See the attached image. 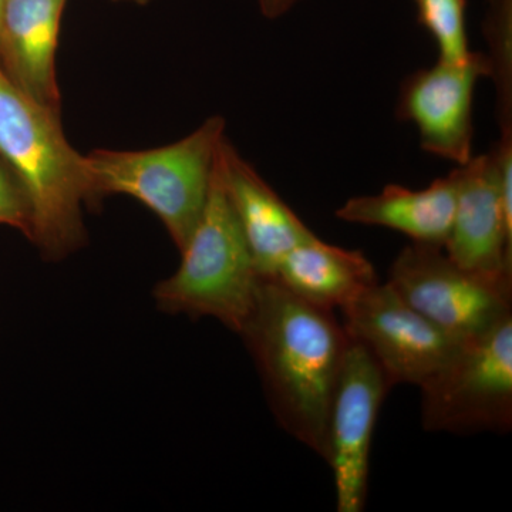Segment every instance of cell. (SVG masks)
I'll list each match as a JSON object with an SVG mask.
<instances>
[{
    "label": "cell",
    "instance_id": "obj_1",
    "mask_svg": "<svg viewBox=\"0 0 512 512\" xmlns=\"http://www.w3.org/2000/svg\"><path fill=\"white\" fill-rule=\"evenodd\" d=\"M269 406L286 433L326 461L330 403L349 336L329 309L262 278L254 311L239 333Z\"/></svg>",
    "mask_w": 512,
    "mask_h": 512
},
{
    "label": "cell",
    "instance_id": "obj_2",
    "mask_svg": "<svg viewBox=\"0 0 512 512\" xmlns=\"http://www.w3.org/2000/svg\"><path fill=\"white\" fill-rule=\"evenodd\" d=\"M0 157L32 214V241L49 261L86 244L83 205L92 207L83 154L64 136L60 114L20 90L0 66Z\"/></svg>",
    "mask_w": 512,
    "mask_h": 512
},
{
    "label": "cell",
    "instance_id": "obj_3",
    "mask_svg": "<svg viewBox=\"0 0 512 512\" xmlns=\"http://www.w3.org/2000/svg\"><path fill=\"white\" fill-rule=\"evenodd\" d=\"M181 255L175 274L154 288L158 309L208 316L239 335L254 311L261 275L229 200L218 154L204 211Z\"/></svg>",
    "mask_w": 512,
    "mask_h": 512
},
{
    "label": "cell",
    "instance_id": "obj_4",
    "mask_svg": "<svg viewBox=\"0 0 512 512\" xmlns=\"http://www.w3.org/2000/svg\"><path fill=\"white\" fill-rule=\"evenodd\" d=\"M224 138V117L214 116L170 146L86 154L92 207L109 195H128L160 218L181 251L204 211Z\"/></svg>",
    "mask_w": 512,
    "mask_h": 512
},
{
    "label": "cell",
    "instance_id": "obj_5",
    "mask_svg": "<svg viewBox=\"0 0 512 512\" xmlns=\"http://www.w3.org/2000/svg\"><path fill=\"white\" fill-rule=\"evenodd\" d=\"M386 282L460 343L480 338L512 315V279L461 268L441 247L412 242L394 259Z\"/></svg>",
    "mask_w": 512,
    "mask_h": 512
},
{
    "label": "cell",
    "instance_id": "obj_6",
    "mask_svg": "<svg viewBox=\"0 0 512 512\" xmlns=\"http://www.w3.org/2000/svg\"><path fill=\"white\" fill-rule=\"evenodd\" d=\"M424 429L443 433H507L512 427V315L464 343L420 387Z\"/></svg>",
    "mask_w": 512,
    "mask_h": 512
},
{
    "label": "cell",
    "instance_id": "obj_7",
    "mask_svg": "<svg viewBox=\"0 0 512 512\" xmlns=\"http://www.w3.org/2000/svg\"><path fill=\"white\" fill-rule=\"evenodd\" d=\"M340 312L349 338L375 357L392 386H424L464 345L414 311L387 282L370 285Z\"/></svg>",
    "mask_w": 512,
    "mask_h": 512
},
{
    "label": "cell",
    "instance_id": "obj_8",
    "mask_svg": "<svg viewBox=\"0 0 512 512\" xmlns=\"http://www.w3.org/2000/svg\"><path fill=\"white\" fill-rule=\"evenodd\" d=\"M392 387L375 357L349 338L328 420L326 463L333 471L338 512L365 510L373 431Z\"/></svg>",
    "mask_w": 512,
    "mask_h": 512
},
{
    "label": "cell",
    "instance_id": "obj_9",
    "mask_svg": "<svg viewBox=\"0 0 512 512\" xmlns=\"http://www.w3.org/2000/svg\"><path fill=\"white\" fill-rule=\"evenodd\" d=\"M487 55L471 52L460 63L437 60L402 84L396 114L417 127L426 153L463 165L473 158L474 93L490 77Z\"/></svg>",
    "mask_w": 512,
    "mask_h": 512
},
{
    "label": "cell",
    "instance_id": "obj_10",
    "mask_svg": "<svg viewBox=\"0 0 512 512\" xmlns=\"http://www.w3.org/2000/svg\"><path fill=\"white\" fill-rule=\"evenodd\" d=\"M456 211L444 251L468 271L512 279V211L504 204L491 153L454 168Z\"/></svg>",
    "mask_w": 512,
    "mask_h": 512
},
{
    "label": "cell",
    "instance_id": "obj_11",
    "mask_svg": "<svg viewBox=\"0 0 512 512\" xmlns=\"http://www.w3.org/2000/svg\"><path fill=\"white\" fill-rule=\"evenodd\" d=\"M220 164L228 197L244 232L249 251L262 278L274 274L276 265L291 249L315 238V232L274 191L235 147L222 140Z\"/></svg>",
    "mask_w": 512,
    "mask_h": 512
},
{
    "label": "cell",
    "instance_id": "obj_12",
    "mask_svg": "<svg viewBox=\"0 0 512 512\" xmlns=\"http://www.w3.org/2000/svg\"><path fill=\"white\" fill-rule=\"evenodd\" d=\"M67 0H5L0 66L20 90L60 114L56 50Z\"/></svg>",
    "mask_w": 512,
    "mask_h": 512
},
{
    "label": "cell",
    "instance_id": "obj_13",
    "mask_svg": "<svg viewBox=\"0 0 512 512\" xmlns=\"http://www.w3.org/2000/svg\"><path fill=\"white\" fill-rule=\"evenodd\" d=\"M456 198L457 174L453 170L421 190L389 184L379 194L349 198L335 214L350 224L393 229L416 244L444 248Z\"/></svg>",
    "mask_w": 512,
    "mask_h": 512
},
{
    "label": "cell",
    "instance_id": "obj_14",
    "mask_svg": "<svg viewBox=\"0 0 512 512\" xmlns=\"http://www.w3.org/2000/svg\"><path fill=\"white\" fill-rule=\"evenodd\" d=\"M269 278L303 301L333 312L377 282L375 266L363 252L318 237L291 249Z\"/></svg>",
    "mask_w": 512,
    "mask_h": 512
},
{
    "label": "cell",
    "instance_id": "obj_15",
    "mask_svg": "<svg viewBox=\"0 0 512 512\" xmlns=\"http://www.w3.org/2000/svg\"><path fill=\"white\" fill-rule=\"evenodd\" d=\"M484 33L487 36L493 77L497 89V117L501 133H512V0H487Z\"/></svg>",
    "mask_w": 512,
    "mask_h": 512
},
{
    "label": "cell",
    "instance_id": "obj_16",
    "mask_svg": "<svg viewBox=\"0 0 512 512\" xmlns=\"http://www.w3.org/2000/svg\"><path fill=\"white\" fill-rule=\"evenodd\" d=\"M417 20L436 42L441 62L460 63L468 59L467 0H414Z\"/></svg>",
    "mask_w": 512,
    "mask_h": 512
},
{
    "label": "cell",
    "instance_id": "obj_17",
    "mask_svg": "<svg viewBox=\"0 0 512 512\" xmlns=\"http://www.w3.org/2000/svg\"><path fill=\"white\" fill-rule=\"evenodd\" d=\"M0 224L20 229L32 239V214L25 191L9 170L0 164Z\"/></svg>",
    "mask_w": 512,
    "mask_h": 512
},
{
    "label": "cell",
    "instance_id": "obj_18",
    "mask_svg": "<svg viewBox=\"0 0 512 512\" xmlns=\"http://www.w3.org/2000/svg\"><path fill=\"white\" fill-rule=\"evenodd\" d=\"M302 0H258L259 9L266 19H278Z\"/></svg>",
    "mask_w": 512,
    "mask_h": 512
},
{
    "label": "cell",
    "instance_id": "obj_19",
    "mask_svg": "<svg viewBox=\"0 0 512 512\" xmlns=\"http://www.w3.org/2000/svg\"><path fill=\"white\" fill-rule=\"evenodd\" d=\"M113 2H128V3H136V5H147L151 0H113Z\"/></svg>",
    "mask_w": 512,
    "mask_h": 512
},
{
    "label": "cell",
    "instance_id": "obj_20",
    "mask_svg": "<svg viewBox=\"0 0 512 512\" xmlns=\"http://www.w3.org/2000/svg\"><path fill=\"white\" fill-rule=\"evenodd\" d=\"M3 2H5V0H0V15H2Z\"/></svg>",
    "mask_w": 512,
    "mask_h": 512
}]
</instances>
